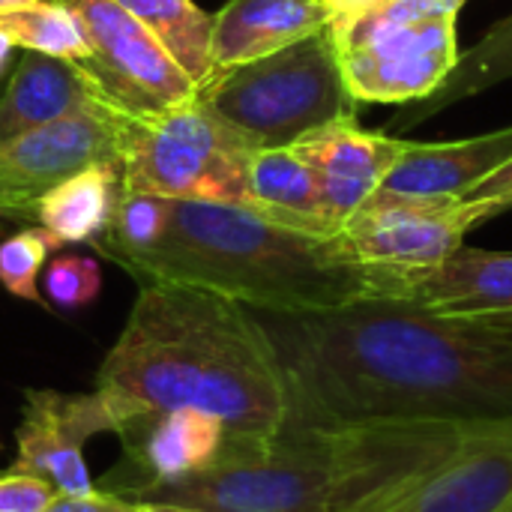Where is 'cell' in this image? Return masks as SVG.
Segmentation results:
<instances>
[{"label":"cell","mask_w":512,"mask_h":512,"mask_svg":"<svg viewBox=\"0 0 512 512\" xmlns=\"http://www.w3.org/2000/svg\"><path fill=\"white\" fill-rule=\"evenodd\" d=\"M60 246L63 243L42 225L21 228L18 234L0 240V285L18 300L48 306L45 294L39 291V273L48 255L57 252Z\"/></svg>","instance_id":"24"},{"label":"cell","mask_w":512,"mask_h":512,"mask_svg":"<svg viewBox=\"0 0 512 512\" xmlns=\"http://www.w3.org/2000/svg\"><path fill=\"white\" fill-rule=\"evenodd\" d=\"M501 512H512V504H507V507H504V510Z\"/></svg>","instance_id":"33"},{"label":"cell","mask_w":512,"mask_h":512,"mask_svg":"<svg viewBox=\"0 0 512 512\" xmlns=\"http://www.w3.org/2000/svg\"><path fill=\"white\" fill-rule=\"evenodd\" d=\"M336 42L357 102H420L447 81L462 54L456 15L408 24L360 18Z\"/></svg>","instance_id":"8"},{"label":"cell","mask_w":512,"mask_h":512,"mask_svg":"<svg viewBox=\"0 0 512 512\" xmlns=\"http://www.w3.org/2000/svg\"><path fill=\"white\" fill-rule=\"evenodd\" d=\"M327 27V0H228L213 15V72L261 60Z\"/></svg>","instance_id":"17"},{"label":"cell","mask_w":512,"mask_h":512,"mask_svg":"<svg viewBox=\"0 0 512 512\" xmlns=\"http://www.w3.org/2000/svg\"><path fill=\"white\" fill-rule=\"evenodd\" d=\"M0 219H6V213H3V210H0Z\"/></svg>","instance_id":"34"},{"label":"cell","mask_w":512,"mask_h":512,"mask_svg":"<svg viewBox=\"0 0 512 512\" xmlns=\"http://www.w3.org/2000/svg\"><path fill=\"white\" fill-rule=\"evenodd\" d=\"M384 297L450 315L512 312V252H486L462 243L435 267L390 273Z\"/></svg>","instance_id":"15"},{"label":"cell","mask_w":512,"mask_h":512,"mask_svg":"<svg viewBox=\"0 0 512 512\" xmlns=\"http://www.w3.org/2000/svg\"><path fill=\"white\" fill-rule=\"evenodd\" d=\"M102 291V270L93 255H60L45 267V300L63 312L87 309Z\"/></svg>","instance_id":"25"},{"label":"cell","mask_w":512,"mask_h":512,"mask_svg":"<svg viewBox=\"0 0 512 512\" xmlns=\"http://www.w3.org/2000/svg\"><path fill=\"white\" fill-rule=\"evenodd\" d=\"M249 192L264 219L318 237H336L327 225L315 177L294 147L255 150L249 159Z\"/></svg>","instance_id":"20"},{"label":"cell","mask_w":512,"mask_h":512,"mask_svg":"<svg viewBox=\"0 0 512 512\" xmlns=\"http://www.w3.org/2000/svg\"><path fill=\"white\" fill-rule=\"evenodd\" d=\"M512 159V126L447 144H411L378 192L405 198H462Z\"/></svg>","instance_id":"16"},{"label":"cell","mask_w":512,"mask_h":512,"mask_svg":"<svg viewBox=\"0 0 512 512\" xmlns=\"http://www.w3.org/2000/svg\"><path fill=\"white\" fill-rule=\"evenodd\" d=\"M390 0H327L330 6V30L339 39L342 33H348L360 18H366L369 12L387 6Z\"/></svg>","instance_id":"29"},{"label":"cell","mask_w":512,"mask_h":512,"mask_svg":"<svg viewBox=\"0 0 512 512\" xmlns=\"http://www.w3.org/2000/svg\"><path fill=\"white\" fill-rule=\"evenodd\" d=\"M126 120V111L99 99L54 123L0 141V210L6 219H33L36 198L90 165H120Z\"/></svg>","instance_id":"9"},{"label":"cell","mask_w":512,"mask_h":512,"mask_svg":"<svg viewBox=\"0 0 512 512\" xmlns=\"http://www.w3.org/2000/svg\"><path fill=\"white\" fill-rule=\"evenodd\" d=\"M81 15L90 72L99 93L126 114L147 117L195 96V81L177 66L165 45L117 0H69Z\"/></svg>","instance_id":"7"},{"label":"cell","mask_w":512,"mask_h":512,"mask_svg":"<svg viewBox=\"0 0 512 512\" xmlns=\"http://www.w3.org/2000/svg\"><path fill=\"white\" fill-rule=\"evenodd\" d=\"M105 99L81 63L24 51L0 96V141Z\"/></svg>","instance_id":"18"},{"label":"cell","mask_w":512,"mask_h":512,"mask_svg":"<svg viewBox=\"0 0 512 512\" xmlns=\"http://www.w3.org/2000/svg\"><path fill=\"white\" fill-rule=\"evenodd\" d=\"M96 393L114 435L168 411L207 414L231 441H267L288 423L285 375L255 312L177 282H141Z\"/></svg>","instance_id":"2"},{"label":"cell","mask_w":512,"mask_h":512,"mask_svg":"<svg viewBox=\"0 0 512 512\" xmlns=\"http://www.w3.org/2000/svg\"><path fill=\"white\" fill-rule=\"evenodd\" d=\"M0 447H3V444H0Z\"/></svg>","instance_id":"35"},{"label":"cell","mask_w":512,"mask_h":512,"mask_svg":"<svg viewBox=\"0 0 512 512\" xmlns=\"http://www.w3.org/2000/svg\"><path fill=\"white\" fill-rule=\"evenodd\" d=\"M12 39L6 36V33H0V75H3V69H6V63H9V54H12Z\"/></svg>","instance_id":"31"},{"label":"cell","mask_w":512,"mask_h":512,"mask_svg":"<svg viewBox=\"0 0 512 512\" xmlns=\"http://www.w3.org/2000/svg\"><path fill=\"white\" fill-rule=\"evenodd\" d=\"M54 495L57 489L36 474L18 468L0 471V512H42Z\"/></svg>","instance_id":"26"},{"label":"cell","mask_w":512,"mask_h":512,"mask_svg":"<svg viewBox=\"0 0 512 512\" xmlns=\"http://www.w3.org/2000/svg\"><path fill=\"white\" fill-rule=\"evenodd\" d=\"M252 312L285 375V426L512 420V312L450 315L399 297Z\"/></svg>","instance_id":"1"},{"label":"cell","mask_w":512,"mask_h":512,"mask_svg":"<svg viewBox=\"0 0 512 512\" xmlns=\"http://www.w3.org/2000/svg\"><path fill=\"white\" fill-rule=\"evenodd\" d=\"M33 3H39V0H0V15H6V12H18V9H27V6H33Z\"/></svg>","instance_id":"32"},{"label":"cell","mask_w":512,"mask_h":512,"mask_svg":"<svg viewBox=\"0 0 512 512\" xmlns=\"http://www.w3.org/2000/svg\"><path fill=\"white\" fill-rule=\"evenodd\" d=\"M195 96L252 150L291 147L315 129L354 120L357 105L330 27L261 60L216 69Z\"/></svg>","instance_id":"5"},{"label":"cell","mask_w":512,"mask_h":512,"mask_svg":"<svg viewBox=\"0 0 512 512\" xmlns=\"http://www.w3.org/2000/svg\"><path fill=\"white\" fill-rule=\"evenodd\" d=\"M0 33H6L12 45L24 51L72 63L90 60V42L81 15L69 0H39L27 9L6 12L0 15Z\"/></svg>","instance_id":"23"},{"label":"cell","mask_w":512,"mask_h":512,"mask_svg":"<svg viewBox=\"0 0 512 512\" xmlns=\"http://www.w3.org/2000/svg\"><path fill=\"white\" fill-rule=\"evenodd\" d=\"M201 87L213 75V15L192 0H117Z\"/></svg>","instance_id":"22"},{"label":"cell","mask_w":512,"mask_h":512,"mask_svg":"<svg viewBox=\"0 0 512 512\" xmlns=\"http://www.w3.org/2000/svg\"><path fill=\"white\" fill-rule=\"evenodd\" d=\"M507 78H512V15L498 21L495 27H489V33L477 45L462 51L453 72L447 75V81L426 99L414 102L411 111H405L396 120V129H411V126L429 120L432 114H438L462 99H471Z\"/></svg>","instance_id":"21"},{"label":"cell","mask_w":512,"mask_h":512,"mask_svg":"<svg viewBox=\"0 0 512 512\" xmlns=\"http://www.w3.org/2000/svg\"><path fill=\"white\" fill-rule=\"evenodd\" d=\"M42 512H138V501L111 495V492H87V495H63L57 492Z\"/></svg>","instance_id":"28"},{"label":"cell","mask_w":512,"mask_h":512,"mask_svg":"<svg viewBox=\"0 0 512 512\" xmlns=\"http://www.w3.org/2000/svg\"><path fill=\"white\" fill-rule=\"evenodd\" d=\"M252 153L246 138L192 96L159 114H129L120 141V177L126 192L231 204L261 216L249 192Z\"/></svg>","instance_id":"6"},{"label":"cell","mask_w":512,"mask_h":512,"mask_svg":"<svg viewBox=\"0 0 512 512\" xmlns=\"http://www.w3.org/2000/svg\"><path fill=\"white\" fill-rule=\"evenodd\" d=\"M462 432L456 423L285 426L267 441H228L207 471L132 501L207 512H354L429 468Z\"/></svg>","instance_id":"3"},{"label":"cell","mask_w":512,"mask_h":512,"mask_svg":"<svg viewBox=\"0 0 512 512\" xmlns=\"http://www.w3.org/2000/svg\"><path fill=\"white\" fill-rule=\"evenodd\" d=\"M512 504V420L471 423L453 450L354 512H501Z\"/></svg>","instance_id":"10"},{"label":"cell","mask_w":512,"mask_h":512,"mask_svg":"<svg viewBox=\"0 0 512 512\" xmlns=\"http://www.w3.org/2000/svg\"><path fill=\"white\" fill-rule=\"evenodd\" d=\"M138 512H207V510H192V507H168V504H144V501H138Z\"/></svg>","instance_id":"30"},{"label":"cell","mask_w":512,"mask_h":512,"mask_svg":"<svg viewBox=\"0 0 512 512\" xmlns=\"http://www.w3.org/2000/svg\"><path fill=\"white\" fill-rule=\"evenodd\" d=\"M123 195V177L117 162L90 165L69 180L48 189L33 204V219L51 231L63 246L96 243L114 222Z\"/></svg>","instance_id":"19"},{"label":"cell","mask_w":512,"mask_h":512,"mask_svg":"<svg viewBox=\"0 0 512 512\" xmlns=\"http://www.w3.org/2000/svg\"><path fill=\"white\" fill-rule=\"evenodd\" d=\"M477 228L459 198H405L375 192L342 228L351 252L375 270L408 273L447 261Z\"/></svg>","instance_id":"11"},{"label":"cell","mask_w":512,"mask_h":512,"mask_svg":"<svg viewBox=\"0 0 512 512\" xmlns=\"http://www.w3.org/2000/svg\"><path fill=\"white\" fill-rule=\"evenodd\" d=\"M138 282L195 285L249 309L312 312L384 297L390 270L366 267L342 234L318 237L252 210L168 198L156 243L120 261Z\"/></svg>","instance_id":"4"},{"label":"cell","mask_w":512,"mask_h":512,"mask_svg":"<svg viewBox=\"0 0 512 512\" xmlns=\"http://www.w3.org/2000/svg\"><path fill=\"white\" fill-rule=\"evenodd\" d=\"M459 201L471 204L474 216H477V225L492 219V216H501L504 210L512 207V159L507 165H501L495 174H489L486 180H480L474 189H468Z\"/></svg>","instance_id":"27"},{"label":"cell","mask_w":512,"mask_h":512,"mask_svg":"<svg viewBox=\"0 0 512 512\" xmlns=\"http://www.w3.org/2000/svg\"><path fill=\"white\" fill-rule=\"evenodd\" d=\"M309 165L327 225L342 234L345 222L381 189L393 165L408 150L384 132H366L354 120H336L291 144Z\"/></svg>","instance_id":"14"},{"label":"cell","mask_w":512,"mask_h":512,"mask_svg":"<svg viewBox=\"0 0 512 512\" xmlns=\"http://www.w3.org/2000/svg\"><path fill=\"white\" fill-rule=\"evenodd\" d=\"M120 441L123 462L105 474L102 489L132 501L150 486L207 471L222 456L231 435L207 414L168 411L132 423L120 432Z\"/></svg>","instance_id":"13"},{"label":"cell","mask_w":512,"mask_h":512,"mask_svg":"<svg viewBox=\"0 0 512 512\" xmlns=\"http://www.w3.org/2000/svg\"><path fill=\"white\" fill-rule=\"evenodd\" d=\"M105 432H114V417L99 393L27 390L12 468L48 480L63 495H87L96 486L84 462V444Z\"/></svg>","instance_id":"12"}]
</instances>
